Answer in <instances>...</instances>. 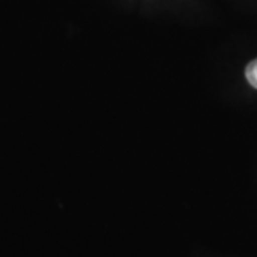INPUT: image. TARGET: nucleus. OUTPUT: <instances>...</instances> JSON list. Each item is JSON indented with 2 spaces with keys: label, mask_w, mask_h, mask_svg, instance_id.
<instances>
[{
  "label": "nucleus",
  "mask_w": 257,
  "mask_h": 257,
  "mask_svg": "<svg viewBox=\"0 0 257 257\" xmlns=\"http://www.w3.org/2000/svg\"><path fill=\"white\" fill-rule=\"evenodd\" d=\"M246 77H247V82L257 89V59L253 60L251 63H248L246 67Z\"/></svg>",
  "instance_id": "1"
}]
</instances>
